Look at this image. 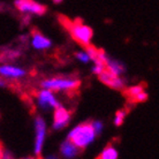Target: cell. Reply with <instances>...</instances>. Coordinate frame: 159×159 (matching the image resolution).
<instances>
[{
  "instance_id": "9a60e30c",
  "label": "cell",
  "mask_w": 159,
  "mask_h": 159,
  "mask_svg": "<svg viewBox=\"0 0 159 159\" xmlns=\"http://www.w3.org/2000/svg\"><path fill=\"white\" fill-rule=\"evenodd\" d=\"M147 99H148V93L142 91V92H139V93H137V95H135L134 97L129 98L128 102H130V103H133V104H136V103H143V102H145Z\"/></svg>"
},
{
  "instance_id": "ffe728a7",
  "label": "cell",
  "mask_w": 159,
  "mask_h": 159,
  "mask_svg": "<svg viewBox=\"0 0 159 159\" xmlns=\"http://www.w3.org/2000/svg\"><path fill=\"white\" fill-rule=\"evenodd\" d=\"M0 87H5V82L1 81V80H0Z\"/></svg>"
},
{
  "instance_id": "8fae6325",
  "label": "cell",
  "mask_w": 159,
  "mask_h": 159,
  "mask_svg": "<svg viewBox=\"0 0 159 159\" xmlns=\"http://www.w3.org/2000/svg\"><path fill=\"white\" fill-rule=\"evenodd\" d=\"M61 152H62V155L65 157H68V158H70V157H74V156L77 155V147L74 145V144L70 142V141H67V142H65L62 145H61Z\"/></svg>"
},
{
  "instance_id": "30bf717a",
  "label": "cell",
  "mask_w": 159,
  "mask_h": 159,
  "mask_svg": "<svg viewBox=\"0 0 159 159\" xmlns=\"http://www.w3.org/2000/svg\"><path fill=\"white\" fill-rule=\"evenodd\" d=\"M0 74L5 76H11V77H20V76H23L25 73L20 68L12 67V66H2L0 67Z\"/></svg>"
},
{
  "instance_id": "5bb4252c",
  "label": "cell",
  "mask_w": 159,
  "mask_h": 159,
  "mask_svg": "<svg viewBox=\"0 0 159 159\" xmlns=\"http://www.w3.org/2000/svg\"><path fill=\"white\" fill-rule=\"evenodd\" d=\"M144 91V84H139V85H135V87H131V88H128L125 90L123 92V95L126 96V98L129 99L131 97H134L135 95L139 93V92Z\"/></svg>"
},
{
  "instance_id": "6da1fadb",
  "label": "cell",
  "mask_w": 159,
  "mask_h": 159,
  "mask_svg": "<svg viewBox=\"0 0 159 159\" xmlns=\"http://www.w3.org/2000/svg\"><path fill=\"white\" fill-rule=\"evenodd\" d=\"M59 21L60 23L62 24L66 30H67L74 39L81 45H88L90 44V40L92 38V29L90 27H88L82 22V20H75L70 21L68 17H66L65 15H59Z\"/></svg>"
},
{
  "instance_id": "52a82bcc",
  "label": "cell",
  "mask_w": 159,
  "mask_h": 159,
  "mask_svg": "<svg viewBox=\"0 0 159 159\" xmlns=\"http://www.w3.org/2000/svg\"><path fill=\"white\" fill-rule=\"evenodd\" d=\"M36 145H35V153L36 155H40L42 151V147H43L44 137H45V123H44L42 118H36Z\"/></svg>"
},
{
  "instance_id": "3957f363",
  "label": "cell",
  "mask_w": 159,
  "mask_h": 159,
  "mask_svg": "<svg viewBox=\"0 0 159 159\" xmlns=\"http://www.w3.org/2000/svg\"><path fill=\"white\" fill-rule=\"evenodd\" d=\"M79 80H72V79H52L48 80L42 83L45 89H52V90H74L80 87Z\"/></svg>"
},
{
  "instance_id": "ba28073f",
  "label": "cell",
  "mask_w": 159,
  "mask_h": 159,
  "mask_svg": "<svg viewBox=\"0 0 159 159\" xmlns=\"http://www.w3.org/2000/svg\"><path fill=\"white\" fill-rule=\"evenodd\" d=\"M38 102L42 107H46V106H52V107H58L60 104L57 102L54 96L52 95L48 90H42L38 93Z\"/></svg>"
},
{
  "instance_id": "e0dca14e",
  "label": "cell",
  "mask_w": 159,
  "mask_h": 159,
  "mask_svg": "<svg viewBox=\"0 0 159 159\" xmlns=\"http://www.w3.org/2000/svg\"><path fill=\"white\" fill-rule=\"evenodd\" d=\"M76 58L77 59H80L81 61H83V62H88L89 60H90V58H89V56H88L87 53H76Z\"/></svg>"
},
{
  "instance_id": "277c9868",
  "label": "cell",
  "mask_w": 159,
  "mask_h": 159,
  "mask_svg": "<svg viewBox=\"0 0 159 159\" xmlns=\"http://www.w3.org/2000/svg\"><path fill=\"white\" fill-rule=\"evenodd\" d=\"M15 6L23 13H34L38 15H44L46 13V6L38 4L34 0H15Z\"/></svg>"
},
{
  "instance_id": "9c48e42d",
  "label": "cell",
  "mask_w": 159,
  "mask_h": 159,
  "mask_svg": "<svg viewBox=\"0 0 159 159\" xmlns=\"http://www.w3.org/2000/svg\"><path fill=\"white\" fill-rule=\"evenodd\" d=\"M32 45L36 48H48L51 46V40L43 36L37 29H32Z\"/></svg>"
},
{
  "instance_id": "2e32d148",
  "label": "cell",
  "mask_w": 159,
  "mask_h": 159,
  "mask_svg": "<svg viewBox=\"0 0 159 159\" xmlns=\"http://www.w3.org/2000/svg\"><path fill=\"white\" fill-rule=\"evenodd\" d=\"M125 116H126V112L125 111H118L116 114V120H114V123L116 126H121L123 123V120H125Z\"/></svg>"
},
{
  "instance_id": "ac0fdd59",
  "label": "cell",
  "mask_w": 159,
  "mask_h": 159,
  "mask_svg": "<svg viewBox=\"0 0 159 159\" xmlns=\"http://www.w3.org/2000/svg\"><path fill=\"white\" fill-rule=\"evenodd\" d=\"M92 126H93V129H95L96 133H100V131H102V128H103V125H102V122H99V121H96V122L92 123Z\"/></svg>"
},
{
  "instance_id": "8992f818",
  "label": "cell",
  "mask_w": 159,
  "mask_h": 159,
  "mask_svg": "<svg viewBox=\"0 0 159 159\" xmlns=\"http://www.w3.org/2000/svg\"><path fill=\"white\" fill-rule=\"evenodd\" d=\"M70 119V113L66 110V108L58 106L54 112V122H53V127L56 129H60V128L67 126Z\"/></svg>"
},
{
  "instance_id": "7c38bea8",
  "label": "cell",
  "mask_w": 159,
  "mask_h": 159,
  "mask_svg": "<svg viewBox=\"0 0 159 159\" xmlns=\"http://www.w3.org/2000/svg\"><path fill=\"white\" fill-rule=\"evenodd\" d=\"M105 69L116 76L119 75V74H121V73L125 70L123 66L120 64V62H118V61H112V60H108V59H107L106 65H105Z\"/></svg>"
},
{
  "instance_id": "4fadbf2b",
  "label": "cell",
  "mask_w": 159,
  "mask_h": 159,
  "mask_svg": "<svg viewBox=\"0 0 159 159\" xmlns=\"http://www.w3.org/2000/svg\"><path fill=\"white\" fill-rule=\"evenodd\" d=\"M97 158L99 159H116L118 158V152H116V149H113L111 145L106 147L103 150V152L100 153Z\"/></svg>"
},
{
  "instance_id": "44dd1931",
  "label": "cell",
  "mask_w": 159,
  "mask_h": 159,
  "mask_svg": "<svg viewBox=\"0 0 159 159\" xmlns=\"http://www.w3.org/2000/svg\"><path fill=\"white\" fill-rule=\"evenodd\" d=\"M53 1H54V2H56V4H59V2H61V1H62V0H53Z\"/></svg>"
},
{
  "instance_id": "d6986e66",
  "label": "cell",
  "mask_w": 159,
  "mask_h": 159,
  "mask_svg": "<svg viewBox=\"0 0 159 159\" xmlns=\"http://www.w3.org/2000/svg\"><path fill=\"white\" fill-rule=\"evenodd\" d=\"M4 157V148H2V144L0 143V158Z\"/></svg>"
},
{
  "instance_id": "5b68a950",
  "label": "cell",
  "mask_w": 159,
  "mask_h": 159,
  "mask_svg": "<svg viewBox=\"0 0 159 159\" xmlns=\"http://www.w3.org/2000/svg\"><path fill=\"white\" fill-rule=\"evenodd\" d=\"M98 77L104 84H106V85H108L110 88H113V89H123V87H125L122 80L119 79L114 74L110 73L108 70H106L105 68L100 74H98Z\"/></svg>"
},
{
  "instance_id": "7a4b0ae2",
  "label": "cell",
  "mask_w": 159,
  "mask_h": 159,
  "mask_svg": "<svg viewBox=\"0 0 159 159\" xmlns=\"http://www.w3.org/2000/svg\"><path fill=\"white\" fill-rule=\"evenodd\" d=\"M96 131L92 123H82L74 128L68 136V141H70L77 148H85L95 139Z\"/></svg>"
}]
</instances>
